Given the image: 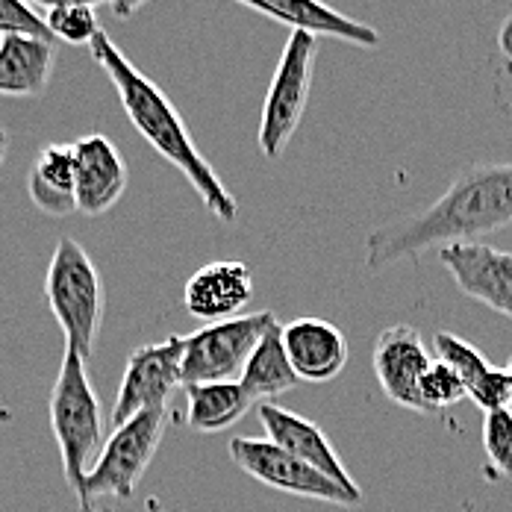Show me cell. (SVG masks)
Listing matches in <instances>:
<instances>
[{"mask_svg": "<svg viewBox=\"0 0 512 512\" xmlns=\"http://www.w3.org/2000/svg\"><path fill=\"white\" fill-rule=\"evenodd\" d=\"M83 512H95V510H83Z\"/></svg>", "mask_w": 512, "mask_h": 512, "instance_id": "1f68e13d", "label": "cell"}, {"mask_svg": "<svg viewBox=\"0 0 512 512\" xmlns=\"http://www.w3.org/2000/svg\"><path fill=\"white\" fill-rule=\"evenodd\" d=\"M236 3L254 9L265 18L286 24L292 33L301 30V33H309L315 39L333 36V39L351 42L359 48H377L380 45V33L374 27L342 15L339 9H333L324 0H236Z\"/></svg>", "mask_w": 512, "mask_h": 512, "instance_id": "2e32d148", "label": "cell"}, {"mask_svg": "<svg viewBox=\"0 0 512 512\" xmlns=\"http://www.w3.org/2000/svg\"><path fill=\"white\" fill-rule=\"evenodd\" d=\"M256 418H259L268 442H274L277 448H283L292 457L312 465L315 471H321L324 477L336 480L348 492L362 495V489L357 486V480L351 477V471L345 468L339 451L330 445V439L324 436V430L315 421H309V418L298 415V412L283 410V407H277L271 401L256 404Z\"/></svg>", "mask_w": 512, "mask_h": 512, "instance_id": "7c38bea8", "label": "cell"}, {"mask_svg": "<svg viewBox=\"0 0 512 512\" xmlns=\"http://www.w3.org/2000/svg\"><path fill=\"white\" fill-rule=\"evenodd\" d=\"M277 324L271 309L254 315H236L227 321L206 324L192 336H183V389L198 383H224L239 380L245 362L251 359L259 339Z\"/></svg>", "mask_w": 512, "mask_h": 512, "instance_id": "8992f818", "label": "cell"}, {"mask_svg": "<svg viewBox=\"0 0 512 512\" xmlns=\"http://www.w3.org/2000/svg\"><path fill=\"white\" fill-rule=\"evenodd\" d=\"M168 418H171L168 407H154V410L133 415L130 421H124L106 436L101 457L89 471L86 486H83V501H80L83 510H92V498L98 495H112L121 501L133 498L139 480L154 462Z\"/></svg>", "mask_w": 512, "mask_h": 512, "instance_id": "5b68a950", "label": "cell"}, {"mask_svg": "<svg viewBox=\"0 0 512 512\" xmlns=\"http://www.w3.org/2000/svg\"><path fill=\"white\" fill-rule=\"evenodd\" d=\"M248 410H256V404L239 380L186 386V424L201 436L230 430Z\"/></svg>", "mask_w": 512, "mask_h": 512, "instance_id": "ac0fdd59", "label": "cell"}, {"mask_svg": "<svg viewBox=\"0 0 512 512\" xmlns=\"http://www.w3.org/2000/svg\"><path fill=\"white\" fill-rule=\"evenodd\" d=\"M433 357L436 362H445L451 371L460 374V380L465 383V395H468V386L492 368L489 359L483 357L474 345H468L465 339L448 333V330H439L433 336Z\"/></svg>", "mask_w": 512, "mask_h": 512, "instance_id": "44dd1931", "label": "cell"}, {"mask_svg": "<svg viewBox=\"0 0 512 512\" xmlns=\"http://www.w3.org/2000/svg\"><path fill=\"white\" fill-rule=\"evenodd\" d=\"M227 454L236 468H242L245 474H251L268 489L295 495V498H307V501H321V504H336V507H357L362 495L348 492L345 486H339L336 480L324 477L321 471H315L312 465L292 457L289 451L277 448L268 439H245L236 436L227 445Z\"/></svg>", "mask_w": 512, "mask_h": 512, "instance_id": "ba28073f", "label": "cell"}, {"mask_svg": "<svg viewBox=\"0 0 512 512\" xmlns=\"http://www.w3.org/2000/svg\"><path fill=\"white\" fill-rule=\"evenodd\" d=\"M89 48H92L95 62L109 74V80L118 92L121 109L130 118V124L136 127V133L189 180V186L198 192V198L218 221H227V224L236 221V215H239L236 198L227 192V186L215 174L212 162L198 151L195 139L186 130V121L180 118L177 106L168 101V95L124 56V51L106 36L103 27Z\"/></svg>", "mask_w": 512, "mask_h": 512, "instance_id": "7a4b0ae2", "label": "cell"}, {"mask_svg": "<svg viewBox=\"0 0 512 512\" xmlns=\"http://www.w3.org/2000/svg\"><path fill=\"white\" fill-rule=\"evenodd\" d=\"M53 71V42L30 36L0 39V95L39 98L45 95Z\"/></svg>", "mask_w": 512, "mask_h": 512, "instance_id": "e0dca14e", "label": "cell"}, {"mask_svg": "<svg viewBox=\"0 0 512 512\" xmlns=\"http://www.w3.org/2000/svg\"><path fill=\"white\" fill-rule=\"evenodd\" d=\"M180 362H183V336H168L156 345L136 348L127 359L112 404V427H121L139 412L168 407V398L177 389H183Z\"/></svg>", "mask_w": 512, "mask_h": 512, "instance_id": "9c48e42d", "label": "cell"}, {"mask_svg": "<svg viewBox=\"0 0 512 512\" xmlns=\"http://www.w3.org/2000/svg\"><path fill=\"white\" fill-rule=\"evenodd\" d=\"M504 371H507V380H510V407H507V410L512 412V357H510V362H507V368H504Z\"/></svg>", "mask_w": 512, "mask_h": 512, "instance_id": "4dcf8cb0", "label": "cell"}, {"mask_svg": "<svg viewBox=\"0 0 512 512\" xmlns=\"http://www.w3.org/2000/svg\"><path fill=\"white\" fill-rule=\"evenodd\" d=\"M498 45H501V53L512 62V15L501 24V33H498Z\"/></svg>", "mask_w": 512, "mask_h": 512, "instance_id": "83f0119b", "label": "cell"}, {"mask_svg": "<svg viewBox=\"0 0 512 512\" xmlns=\"http://www.w3.org/2000/svg\"><path fill=\"white\" fill-rule=\"evenodd\" d=\"M430 351L421 333L410 324H395L383 330L374 342V374L383 395L404 410L427 415L421 404V377L430 368Z\"/></svg>", "mask_w": 512, "mask_h": 512, "instance_id": "30bf717a", "label": "cell"}, {"mask_svg": "<svg viewBox=\"0 0 512 512\" xmlns=\"http://www.w3.org/2000/svg\"><path fill=\"white\" fill-rule=\"evenodd\" d=\"M3 36H30L53 42L45 18L27 0H0V39Z\"/></svg>", "mask_w": 512, "mask_h": 512, "instance_id": "d4e9b609", "label": "cell"}, {"mask_svg": "<svg viewBox=\"0 0 512 512\" xmlns=\"http://www.w3.org/2000/svg\"><path fill=\"white\" fill-rule=\"evenodd\" d=\"M483 448L492 477L512 480V412L495 410L483 415Z\"/></svg>", "mask_w": 512, "mask_h": 512, "instance_id": "7402d4cb", "label": "cell"}, {"mask_svg": "<svg viewBox=\"0 0 512 512\" xmlns=\"http://www.w3.org/2000/svg\"><path fill=\"white\" fill-rule=\"evenodd\" d=\"M45 298L65 333V348L80 359L92 357L103 321V277L89 251L71 236H62L53 248Z\"/></svg>", "mask_w": 512, "mask_h": 512, "instance_id": "277c9868", "label": "cell"}, {"mask_svg": "<svg viewBox=\"0 0 512 512\" xmlns=\"http://www.w3.org/2000/svg\"><path fill=\"white\" fill-rule=\"evenodd\" d=\"M30 201L51 218L77 212L74 201V145H48L27 177Z\"/></svg>", "mask_w": 512, "mask_h": 512, "instance_id": "d6986e66", "label": "cell"}, {"mask_svg": "<svg viewBox=\"0 0 512 512\" xmlns=\"http://www.w3.org/2000/svg\"><path fill=\"white\" fill-rule=\"evenodd\" d=\"M254 298V274L239 259L209 262L195 271L186 283L183 304L201 321H227L236 318Z\"/></svg>", "mask_w": 512, "mask_h": 512, "instance_id": "9a60e30c", "label": "cell"}, {"mask_svg": "<svg viewBox=\"0 0 512 512\" xmlns=\"http://www.w3.org/2000/svg\"><path fill=\"white\" fill-rule=\"evenodd\" d=\"M48 33L51 39H62L68 45H92L101 33V21L92 6H56L48 9Z\"/></svg>", "mask_w": 512, "mask_h": 512, "instance_id": "603a6c76", "label": "cell"}, {"mask_svg": "<svg viewBox=\"0 0 512 512\" xmlns=\"http://www.w3.org/2000/svg\"><path fill=\"white\" fill-rule=\"evenodd\" d=\"M280 345L301 383H330L336 380L351 357L345 333L315 315L280 324Z\"/></svg>", "mask_w": 512, "mask_h": 512, "instance_id": "4fadbf2b", "label": "cell"}, {"mask_svg": "<svg viewBox=\"0 0 512 512\" xmlns=\"http://www.w3.org/2000/svg\"><path fill=\"white\" fill-rule=\"evenodd\" d=\"M504 227H512V162H474L427 209L371 230L365 268L380 271L430 248L480 242Z\"/></svg>", "mask_w": 512, "mask_h": 512, "instance_id": "6da1fadb", "label": "cell"}, {"mask_svg": "<svg viewBox=\"0 0 512 512\" xmlns=\"http://www.w3.org/2000/svg\"><path fill=\"white\" fill-rule=\"evenodd\" d=\"M468 398L483 412L507 410L510 407V380H507V371L492 365L483 377H477L468 386Z\"/></svg>", "mask_w": 512, "mask_h": 512, "instance_id": "484cf974", "label": "cell"}, {"mask_svg": "<svg viewBox=\"0 0 512 512\" xmlns=\"http://www.w3.org/2000/svg\"><path fill=\"white\" fill-rule=\"evenodd\" d=\"M51 430L62 457V471L77 501H83V486L89 471L101 457L106 442L101 401L86 374V359L65 348L51 389Z\"/></svg>", "mask_w": 512, "mask_h": 512, "instance_id": "3957f363", "label": "cell"}, {"mask_svg": "<svg viewBox=\"0 0 512 512\" xmlns=\"http://www.w3.org/2000/svg\"><path fill=\"white\" fill-rule=\"evenodd\" d=\"M124 189H127V162L121 159L118 148L106 136L92 133L74 142L77 212L98 218L121 201Z\"/></svg>", "mask_w": 512, "mask_h": 512, "instance_id": "5bb4252c", "label": "cell"}, {"mask_svg": "<svg viewBox=\"0 0 512 512\" xmlns=\"http://www.w3.org/2000/svg\"><path fill=\"white\" fill-rule=\"evenodd\" d=\"M239 383L251 395L254 404L274 401V398L292 392L301 383L295 377V371H292L286 354H283V345H280V321L259 339V345L254 348L251 359L245 362V371H242Z\"/></svg>", "mask_w": 512, "mask_h": 512, "instance_id": "ffe728a7", "label": "cell"}, {"mask_svg": "<svg viewBox=\"0 0 512 512\" xmlns=\"http://www.w3.org/2000/svg\"><path fill=\"white\" fill-rule=\"evenodd\" d=\"M318 42L309 33H289V42L271 77L268 95L259 118V151L265 159H280L298 133L312 89V65H315Z\"/></svg>", "mask_w": 512, "mask_h": 512, "instance_id": "52a82bcc", "label": "cell"}, {"mask_svg": "<svg viewBox=\"0 0 512 512\" xmlns=\"http://www.w3.org/2000/svg\"><path fill=\"white\" fill-rule=\"evenodd\" d=\"M6 148H9V136H6V130H0V165L6 159Z\"/></svg>", "mask_w": 512, "mask_h": 512, "instance_id": "f546056e", "label": "cell"}, {"mask_svg": "<svg viewBox=\"0 0 512 512\" xmlns=\"http://www.w3.org/2000/svg\"><path fill=\"white\" fill-rule=\"evenodd\" d=\"M112 3V12L118 15V18H130L139 6H145L148 0H109Z\"/></svg>", "mask_w": 512, "mask_h": 512, "instance_id": "4316f807", "label": "cell"}, {"mask_svg": "<svg viewBox=\"0 0 512 512\" xmlns=\"http://www.w3.org/2000/svg\"><path fill=\"white\" fill-rule=\"evenodd\" d=\"M30 6H48V9H56V6H95L101 0H27Z\"/></svg>", "mask_w": 512, "mask_h": 512, "instance_id": "f1b7e54d", "label": "cell"}, {"mask_svg": "<svg viewBox=\"0 0 512 512\" xmlns=\"http://www.w3.org/2000/svg\"><path fill=\"white\" fill-rule=\"evenodd\" d=\"M465 383L460 380L457 371H451L445 362H430V368L424 371L421 377V404L427 415L430 412L448 410V407H457L460 401H465Z\"/></svg>", "mask_w": 512, "mask_h": 512, "instance_id": "cb8c5ba5", "label": "cell"}, {"mask_svg": "<svg viewBox=\"0 0 512 512\" xmlns=\"http://www.w3.org/2000/svg\"><path fill=\"white\" fill-rule=\"evenodd\" d=\"M439 262L465 298L512 318V254L480 242H460L439 248Z\"/></svg>", "mask_w": 512, "mask_h": 512, "instance_id": "8fae6325", "label": "cell"}]
</instances>
